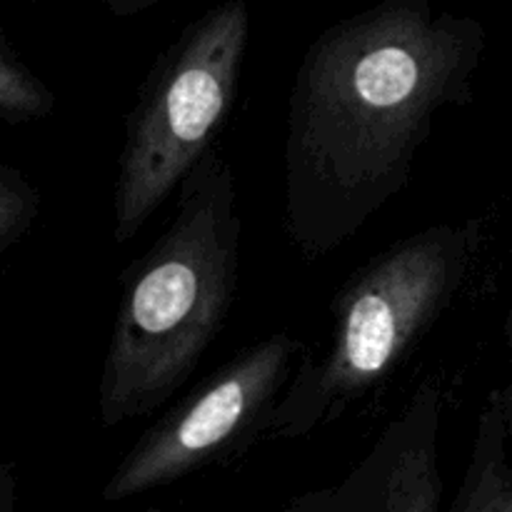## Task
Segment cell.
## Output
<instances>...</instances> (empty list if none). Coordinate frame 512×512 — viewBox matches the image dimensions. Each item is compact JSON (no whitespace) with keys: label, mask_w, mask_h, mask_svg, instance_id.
<instances>
[{"label":"cell","mask_w":512,"mask_h":512,"mask_svg":"<svg viewBox=\"0 0 512 512\" xmlns=\"http://www.w3.org/2000/svg\"><path fill=\"white\" fill-rule=\"evenodd\" d=\"M485 33L428 0H385L305 50L288 103L285 225L300 255L333 253L408 185L448 105L470 98Z\"/></svg>","instance_id":"1"},{"label":"cell","mask_w":512,"mask_h":512,"mask_svg":"<svg viewBox=\"0 0 512 512\" xmlns=\"http://www.w3.org/2000/svg\"><path fill=\"white\" fill-rule=\"evenodd\" d=\"M178 193L173 220L125 283L98 385L103 428L145 418L173 398L235 298L240 213L228 160L210 148Z\"/></svg>","instance_id":"2"},{"label":"cell","mask_w":512,"mask_h":512,"mask_svg":"<svg viewBox=\"0 0 512 512\" xmlns=\"http://www.w3.org/2000/svg\"><path fill=\"white\" fill-rule=\"evenodd\" d=\"M473 225H433L370 260L335 298L323 355H303L270 413L265 435L305 438L343 418L398 370L458 295Z\"/></svg>","instance_id":"3"},{"label":"cell","mask_w":512,"mask_h":512,"mask_svg":"<svg viewBox=\"0 0 512 512\" xmlns=\"http://www.w3.org/2000/svg\"><path fill=\"white\" fill-rule=\"evenodd\" d=\"M245 0L188 25L140 85L115 168L113 240L128 243L205 158L238 95L248 48Z\"/></svg>","instance_id":"4"},{"label":"cell","mask_w":512,"mask_h":512,"mask_svg":"<svg viewBox=\"0 0 512 512\" xmlns=\"http://www.w3.org/2000/svg\"><path fill=\"white\" fill-rule=\"evenodd\" d=\"M300 343L288 333L240 350L158 420L120 460L103 488L108 503L188 478L265 435L270 413L293 378Z\"/></svg>","instance_id":"5"},{"label":"cell","mask_w":512,"mask_h":512,"mask_svg":"<svg viewBox=\"0 0 512 512\" xmlns=\"http://www.w3.org/2000/svg\"><path fill=\"white\" fill-rule=\"evenodd\" d=\"M440 423L443 388L438 380L428 378L343 483L293 498L288 510L435 512L445 490L438 468Z\"/></svg>","instance_id":"6"},{"label":"cell","mask_w":512,"mask_h":512,"mask_svg":"<svg viewBox=\"0 0 512 512\" xmlns=\"http://www.w3.org/2000/svg\"><path fill=\"white\" fill-rule=\"evenodd\" d=\"M508 430L503 395H493L480 418L478 445L453 512H512V468L503 460V435Z\"/></svg>","instance_id":"7"},{"label":"cell","mask_w":512,"mask_h":512,"mask_svg":"<svg viewBox=\"0 0 512 512\" xmlns=\"http://www.w3.org/2000/svg\"><path fill=\"white\" fill-rule=\"evenodd\" d=\"M55 108V95L0 35V120L25 123L48 118Z\"/></svg>","instance_id":"8"},{"label":"cell","mask_w":512,"mask_h":512,"mask_svg":"<svg viewBox=\"0 0 512 512\" xmlns=\"http://www.w3.org/2000/svg\"><path fill=\"white\" fill-rule=\"evenodd\" d=\"M40 195L20 170L0 163V255L13 248L38 218Z\"/></svg>","instance_id":"9"},{"label":"cell","mask_w":512,"mask_h":512,"mask_svg":"<svg viewBox=\"0 0 512 512\" xmlns=\"http://www.w3.org/2000/svg\"><path fill=\"white\" fill-rule=\"evenodd\" d=\"M160 0H103L105 8L113 15H120V18H130V15H140L145 10H150L153 5H158Z\"/></svg>","instance_id":"10"},{"label":"cell","mask_w":512,"mask_h":512,"mask_svg":"<svg viewBox=\"0 0 512 512\" xmlns=\"http://www.w3.org/2000/svg\"><path fill=\"white\" fill-rule=\"evenodd\" d=\"M15 495H18V485H15L13 468L10 465H0V512L13 510Z\"/></svg>","instance_id":"11"},{"label":"cell","mask_w":512,"mask_h":512,"mask_svg":"<svg viewBox=\"0 0 512 512\" xmlns=\"http://www.w3.org/2000/svg\"><path fill=\"white\" fill-rule=\"evenodd\" d=\"M503 408H505V420H508V430L512 433V383L503 393Z\"/></svg>","instance_id":"12"},{"label":"cell","mask_w":512,"mask_h":512,"mask_svg":"<svg viewBox=\"0 0 512 512\" xmlns=\"http://www.w3.org/2000/svg\"><path fill=\"white\" fill-rule=\"evenodd\" d=\"M508 338H510V345H512V305H510V315H508Z\"/></svg>","instance_id":"13"}]
</instances>
